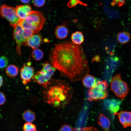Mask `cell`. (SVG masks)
Returning <instances> with one entry per match:
<instances>
[{"instance_id": "cell-1", "label": "cell", "mask_w": 131, "mask_h": 131, "mask_svg": "<svg viewBox=\"0 0 131 131\" xmlns=\"http://www.w3.org/2000/svg\"><path fill=\"white\" fill-rule=\"evenodd\" d=\"M50 63L72 82L82 80L90 69L82 46L66 41L56 43L50 51Z\"/></svg>"}, {"instance_id": "cell-2", "label": "cell", "mask_w": 131, "mask_h": 131, "mask_svg": "<svg viewBox=\"0 0 131 131\" xmlns=\"http://www.w3.org/2000/svg\"><path fill=\"white\" fill-rule=\"evenodd\" d=\"M42 93L45 102L55 108H60L65 106L70 101L73 90L64 81L51 79L50 83L44 88Z\"/></svg>"}, {"instance_id": "cell-3", "label": "cell", "mask_w": 131, "mask_h": 131, "mask_svg": "<svg viewBox=\"0 0 131 131\" xmlns=\"http://www.w3.org/2000/svg\"><path fill=\"white\" fill-rule=\"evenodd\" d=\"M46 20V18L41 12L33 10L25 19L20 20L19 24L24 29L31 30L35 34L38 33L41 30Z\"/></svg>"}, {"instance_id": "cell-4", "label": "cell", "mask_w": 131, "mask_h": 131, "mask_svg": "<svg viewBox=\"0 0 131 131\" xmlns=\"http://www.w3.org/2000/svg\"><path fill=\"white\" fill-rule=\"evenodd\" d=\"M108 84L106 81H98L88 90L87 100L90 101L105 98L107 97Z\"/></svg>"}, {"instance_id": "cell-5", "label": "cell", "mask_w": 131, "mask_h": 131, "mask_svg": "<svg viewBox=\"0 0 131 131\" xmlns=\"http://www.w3.org/2000/svg\"><path fill=\"white\" fill-rule=\"evenodd\" d=\"M110 89L122 101L128 94L129 89L127 84L123 81L120 74H117L111 79Z\"/></svg>"}, {"instance_id": "cell-6", "label": "cell", "mask_w": 131, "mask_h": 131, "mask_svg": "<svg viewBox=\"0 0 131 131\" xmlns=\"http://www.w3.org/2000/svg\"><path fill=\"white\" fill-rule=\"evenodd\" d=\"M1 16L6 19L9 22V25L13 27L19 24L20 20L15 8L5 4L2 5L0 9Z\"/></svg>"}, {"instance_id": "cell-7", "label": "cell", "mask_w": 131, "mask_h": 131, "mask_svg": "<svg viewBox=\"0 0 131 131\" xmlns=\"http://www.w3.org/2000/svg\"><path fill=\"white\" fill-rule=\"evenodd\" d=\"M55 71L42 68L34 74L33 81L45 88L50 83L51 78Z\"/></svg>"}, {"instance_id": "cell-8", "label": "cell", "mask_w": 131, "mask_h": 131, "mask_svg": "<svg viewBox=\"0 0 131 131\" xmlns=\"http://www.w3.org/2000/svg\"><path fill=\"white\" fill-rule=\"evenodd\" d=\"M13 27V37L16 44L17 53L21 57V45L26 40L25 37L24 29L19 24Z\"/></svg>"}, {"instance_id": "cell-9", "label": "cell", "mask_w": 131, "mask_h": 131, "mask_svg": "<svg viewBox=\"0 0 131 131\" xmlns=\"http://www.w3.org/2000/svg\"><path fill=\"white\" fill-rule=\"evenodd\" d=\"M20 78L23 83L26 85L30 82L34 74V70L31 66V62L28 61L24 63L20 70Z\"/></svg>"}, {"instance_id": "cell-10", "label": "cell", "mask_w": 131, "mask_h": 131, "mask_svg": "<svg viewBox=\"0 0 131 131\" xmlns=\"http://www.w3.org/2000/svg\"><path fill=\"white\" fill-rule=\"evenodd\" d=\"M117 116L121 124L125 128L131 126V112L122 111L114 114Z\"/></svg>"}, {"instance_id": "cell-11", "label": "cell", "mask_w": 131, "mask_h": 131, "mask_svg": "<svg viewBox=\"0 0 131 131\" xmlns=\"http://www.w3.org/2000/svg\"><path fill=\"white\" fill-rule=\"evenodd\" d=\"M42 38L39 34H34L23 43V45L28 46L33 50L38 48L40 45Z\"/></svg>"}, {"instance_id": "cell-12", "label": "cell", "mask_w": 131, "mask_h": 131, "mask_svg": "<svg viewBox=\"0 0 131 131\" xmlns=\"http://www.w3.org/2000/svg\"><path fill=\"white\" fill-rule=\"evenodd\" d=\"M15 8L20 20L25 19L32 11L31 6L28 4L17 5Z\"/></svg>"}, {"instance_id": "cell-13", "label": "cell", "mask_w": 131, "mask_h": 131, "mask_svg": "<svg viewBox=\"0 0 131 131\" xmlns=\"http://www.w3.org/2000/svg\"><path fill=\"white\" fill-rule=\"evenodd\" d=\"M105 106L109 111L114 114L117 112L118 110L121 102L114 99L106 100L104 102Z\"/></svg>"}, {"instance_id": "cell-14", "label": "cell", "mask_w": 131, "mask_h": 131, "mask_svg": "<svg viewBox=\"0 0 131 131\" xmlns=\"http://www.w3.org/2000/svg\"><path fill=\"white\" fill-rule=\"evenodd\" d=\"M69 31L67 27L65 25L57 26L55 30L56 37L59 39H65L67 37Z\"/></svg>"}, {"instance_id": "cell-15", "label": "cell", "mask_w": 131, "mask_h": 131, "mask_svg": "<svg viewBox=\"0 0 131 131\" xmlns=\"http://www.w3.org/2000/svg\"><path fill=\"white\" fill-rule=\"evenodd\" d=\"M97 122L104 131H109L110 123L109 120L102 114L99 115Z\"/></svg>"}, {"instance_id": "cell-16", "label": "cell", "mask_w": 131, "mask_h": 131, "mask_svg": "<svg viewBox=\"0 0 131 131\" xmlns=\"http://www.w3.org/2000/svg\"><path fill=\"white\" fill-rule=\"evenodd\" d=\"M72 42L76 45H80L84 41V37L82 33L80 31H76L71 35Z\"/></svg>"}, {"instance_id": "cell-17", "label": "cell", "mask_w": 131, "mask_h": 131, "mask_svg": "<svg viewBox=\"0 0 131 131\" xmlns=\"http://www.w3.org/2000/svg\"><path fill=\"white\" fill-rule=\"evenodd\" d=\"M82 80V83L84 86L90 88H91L96 82L94 77L88 74L84 77Z\"/></svg>"}, {"instance_id": "cell-18", "label": "cell", "mask_w": 131, "mask_h": 131, "mask_svg": "<svg viewBox=\"0 0 131 131\" xmlns=\"http://www.w3.org/2000/svg\"><path fill=\"white\" fill-rule=\"evenodd\" d=\"M130 38V35L128 33L126 32H121L118 33L117 40L119 43L124 44L129 41Z\"/></svg>"}, {"instance_id": "cell-19", "label": "cell", "mask_w": 131, "mask_h": 131, "mask_svg": "<svg viewBox=\"0 0 131 131\" xmlns=\"http://www.w3.org/2000/svg\"><path fill=\"white\" fill-rule=\"evenodd\" d=\"M6 74L10 77H14L16 76L18 73V68L14 65H9L6 69Z\"/></svg>"}, {"instance_id": "cell-20", "label": "cell", "mask_w": 131, "mask_h": 131, "mask_svg": "<svg viewBox=\"0 0 131 131\" xmlns=\"http://www.w3.org/2000/svg\"><path fill=\"white\" fill-rule=\"evenodd\" d=\"M35 117L34 112L29 110L24 111L22 115L23 119L27 122L31 123L33 122L35 119Z\"/></svg>"}, {"instance_id": "cell-21", "label": "cell", "mask_w": 131, "mask_h": 131, "mask_svg": "<svg viewBox=\"0 0 131 131\" xmlns=\"http://www.w3.org/2000/svg\"><path fill=\"white\" fill-rule=\"evenodd\" d=\"M31 55L32 57L34 60L39 61L43 58L44 54L41 50L37 48L33 49Z\"/></svg>"}, {"instance_id": "cell-22", "label": "cell", "mask_w": 131, "mask_h": 131, "mask_svg": "<svg viewBox=\"0 0 131 131\" xmlns=\"http://www.w3.org/2000/svg\"><path fill=\"white\" fill-rule=\"evenodd\" d=\"M23 130L24 131H36L35 126L30 122H27L24 124Z\"/></svg>"}, {"instance_id": "cell-23", "label": "cell", "mask_w": 131, "mask_h": 131, "mask_svg": "<svg viewBox=\"0 0 131 131\" xmlns=\"http://www.w3.org/2000/svg\"><path fill=\"white\" fill-rule=\"evenodd\" d=\"M78 4H80L86 6L87 4H85L80 0H71L69 1L67 3V6L69 8L74 7Z\"/></svg>"}, {"instance_id": "cell-24", "label": "cell", "mask_w": 131, "mask_h": 131, "mask_svg": "<svg viewBox=\"0 0 131 131\" xmlns=\"http://www.w3.org/2000/svg\"><path fill=\"white\" fill-rule=\"evenodd\" d=\"M8 60L7 58L4 56L0 57V69H2L7 66Z\"/></svg>"}, {"instance_id": "cell-25", "label": "cell", "mask_w": 131, "mask_h": 131, "mask_svg": "<svg viewBox=\"0 0 131 131\" xmlns=\"http://www.w3.org/2000/svg\"><path fill=\"white\" fill-rule=\"evenodd\" d=\"M72 131H99L93 127H90L75 128Z\"/></svg>"}, {"instance_id": "cell-26", "label": "cell", "mask_w": 131, "mask_h": 131, "mask_svg": "<svg viewBox=\"0 0 131 131\" xmlns=\"http://www.w3.org/2000/svg\"><path fill=\"white\" fill-rule=\"evenodd\" d=\"M34 5L38 7H40L43 6L45 3L44 0H33V1Z\"/></svg>"}, {"instance_id": "cell-27", "label": "cell", "mask_w": 131, "mask_h": 131, "mask_svg": "<svg viewBox=\"0 0 131 131\" xmlns=\"http://www.w3.org/2000/svg\"><path fill=\"white\" fill-rule=\"evenodd\" d=\"M24 29L25 37L26 40L29 38L31 37L34 34L33 32L31 30Z\"/></svg>"}, {"instance_id": "cell-28", "label": "cell", "mask_w": 131, "mask_h": 131, "mask_svg": "<svg viewBox=\"0 0 131 131\" xmlns=\"http://www.w3.org/2000/svg\"><path fill=\"white\" fill-rule=\"evenodd\" d=\"M71 127L67 124H64L61 127L60 131H72Z\"/></svg>"}, {"instance_id": "cell-29", "label": "cell", "mask_w": 131, "mask_h": 131, "mask_svg": "<svg viewBox=\"0 0 131 131\" xmlns=\"http://www.w3.org/2000/svg\"><path fill=\"white\" fill-rule=\"evenodd\" d=\"M6 101V98L4 94L0 91V106L4 104Z\"/></svg>"}, {"instance_id": "cell-30", "label": "cell", "mask_w": 131, "mask_h": 131, "mask_svg": "<svg viewBox=\"0 0 131 131\" xmlns=\"http://www.w3.org/2000/svg\"><path fill=\"white\" fill-rule=\"evenodd\" d=\"M117 2H116L117 3L118 6L120 7L122 6L125 2V1L124 0H118Z\"/></svg>"}, {"instance_id": "cell-31", "label": "cell", "mask_w": 131, "mask_h": 131, "mask_svg": "<svg viewBox=\"0 0 131 131\" xmlns=\"http://www.w3.org/2000/svg\"><path fill=\"white\" fill-rule=\"evenodd\" d=\"M3 83V79L2 77L0 75V87L2 85Z\"/></svg>"}, {"instance_id": "cell-32", "label": "cell", "mask_w": 131, "mask_h": 131, "mask_svg": "<svg viewBox=\"0 0 131 131\" xmlns=\"http://www.w3.org/2000/svg\"><path fill=\"white\" fill-rule=\"evenodd\" d=\"M20 1L22 3H29L30 1V0H21Z\"/></svg>"}]
</instances>
